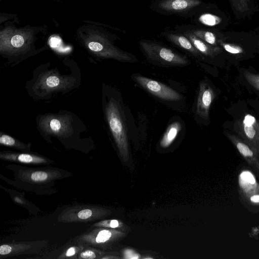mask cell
<instances>
[{
  "mask_svg": "<svg viewBox=\"0 0 259 259\" xmlns=\"http://www.w3.org/2000/svg\"><path fill=\"white\" fill-rule=\"evenodd\" d=\"M76 252L75 248L74 247H71L67 249L65 255L66 256H71L73 255Z\"/></svg>",
  "mask_w": 259,
  "mask_h": 259,
  "instance_id": "obj_26",
  "label": "cell"
},
{
  "mask_svg": "<svg viewBox=\"0 0 259 259\" xmlns=\"http://www.w3.org/2000/svg\"><path fill=\"white\" fill-rule=\"evenodd\" d=\"M181 128L182 125L180 122L175 121L171 123L167 128L161 140L160 146L163 148L168 147L175 140Z\"/></svg>",
  "mask_w": 259,
  "mask_h": 259,
  "instance_id": "obj_11",
  "label": "cell"
},
{
  "mask_svg": "<svg viewBox=\"0 0 259 259\" xmlns=\"http://www.w3.org/2000/svg\"><path fill=\"white\" fill-rule=\"evenodd\" d=\"M112 236V233L108 230H101L91 232L84 235L83 240L89 243L95 244L107 242Z\"/></svg>",
  "mask_w": 259,
  "mask_h": 259,
  "instance_id": "obj_12",
  "label": "cell"
},
{
  "mask_svg": "<svg viewBox=\"0 0 259 259\" xmlns=\"http://www.w3.org/2000/svg\"><path fill=\"white\" fill-rule=\"evenodd\" d=\"M161 35L174 45L187 52L194 57H198L201 54L188 38L176 30L165 29L162 32Z\"/></svg>",
  "mask_w": 259,
  "mask_h": 259,
  "instance_id": "obj_7",
  "label": "cell"
},
{
  "mask_svg": "<svg viewBox=\"0 0 259 259\" xmlns=\"http://www.w3.org/2000/svg\"><path fill=\"white\" fill-rule=\"evenodd\" d=\"M250 200L251 202L258 203H259V195L254 194L250 196Z\"/></svg>",
  "mask_w": 259,
  "mask_h": 259,
  "instance_id": "obj_27",
  "label": "cell"
},
{
  "mask_svg": "<svg viewBox=\"0 0 259 259\" xmlns=\"http://www.w3.org/2000/svg\"><path fill=\"white\" fill-rule=\"evenodd\" d=\"M80 256L81 258L85 259H93L96 257L95 252L92 250H85L82 252Z\"/></svg>",
  "mask_w": 259,
  "mask_h": 259,
  "instance_id": "obj_21",
  "label": "cell"
},
{
  "mask_svg": "<svg viewBox=\"0 0 259 259\" xmlns=\"http://www.w3.org/2000/svg\"><path fill=\"white\" fill-rule=\"evenodd\" d=\"M94 214L93 211L89 208L80 210L77 214V217L80 220H87Z\"/></svg>",
  "mask_w": 259,
  "mask_h": 259,
  "instance_id": "obj_17",
  "label": "cell"
},
{
  "mask_svg": "<svg viewBox=\"0 0 259 259\" xmlns=\"http://www.w3.org/2000/svg\"><path fill=\"white\" fill-rule=\"evenodd\" d=\"M255 118L253 116L250 115H247L244 118L243 122L244 125L250 126L252 125L255 122Z\"/></svg>",
  "mask_w": 259,
  "mask_h": 259,
  "instance_id": "obj_25",
  "label": "cell"
},
{
  "mask_svg": "<svg viewBox=\"0 0 259 259\" xmlns=\"http://www.w3.org/2000/svg\"><path fill=\"white\" fill-rule=\"evenodd\" d=\"M95 226L98 227L115 228L118 227L119 223L118 221L116 220H113L111 221H104L95 224Z\"/></svg>",
  "mask_w": 259,
  "mask_h": 259,
  "instance_id": "obj_18",
  "label": "cell"
},
{
  "mask_svg": "<svg viewBox=\"0 0 259 259\" xmlns=\"http://www.w3.org/2000/svg\"><path fill=\"white\" fill-rule=\"evenodd\" d=\"M139 47L143 54L151 62L163 66H184L190 63L188 58L156 41L142 39Z\"/></svg>",
  "mask_w": 259,
  "mask_h": 259,
  "instance_id": "obj_4",
  "label": "cell"
},
{
  "mask_svg": "<svg viewBox=\"0 0 259 259\" xmlns=\"http://www.w3.org/2000/svg\"><path fill=\"white\" fill-rule=\"evenodd\" d=\"M124 255L125 258L137 259L139 255L136 252L132 249H127L124 251Z\"/></svg>",
  "mask_w": 259,
  "mask_h": 259,
  "instance_id": "obj_20",
  "label": "cell"
},
{
  "mask_svg": "<svg viewBox=\"0 0 259 259\" xmlns=\"http://www.w3.org/2000/svg\"><path fill=\"white\" fill-rule=\"evenodd\" d=\"M49 178L48 173L44 171H36L31 174L30 178L34 182H40L47 180Z\"/></svg>",
  "mask_w": 259,
  "mask_h": 259,
  "instance_id": "obj_15",
  "label": "cell"
},
{
  "mask_svg": "<svg viewBox=\"0 0 259 259\" xmlns=\"http://www.w3.org/2000/svg\"><path fill=\"white\" fill-rule=\"evenodd\" d=\"M211 101L212 94L211 91L209 89L204 88V87H201L198 98L197 113L200 116H205Z\"/></svg>",
  "mask_w": 259,
  "mask_h": 259,
  "instance_id": "obj_10",
  "label": "cell"
},
{
  "mask_svg": "<svg viewBox=\"0 0 259 259\" xmlns=\"http://www.w3.org/2000/svg\"><path fill=\"white\" fill-rule=\"evenodd\" d=\"M202 0H152L150 9L164 15H177L191 18L202 10Z\"/></svg>",
  "mask_w": 259,
  "mask_h": 259,
  "instance_id": "obj_5",
  "label": "cell"
},
{
  "mask_svg": "<svg viewBox=\"0 0 259 259\" xmlns=\"http://www.w3.org/2000/svg\"><path fill=\"white\" fill-rule=\"evenodd\" d=\"M231 2L234 8L240 13H243L249 11L246 0H231Z\"/></svg>",
  "mask_w": 259,
  "mask_h": 259,
  "instance_id": "obj_14",
  "label": "cell"
},
{
  "mask_svg": "<svg viewBox=\"0 0 259 259\" xmlns=\"http://www.w3.org/2000/svg\"><path fill=\"white\" fill-rule=\"evenodd\" d=\"M244 128L247 136L250 139H252L255 134V131L254 130L253 126H247L244 125Z\"/></svg>",
  "mask_w": 259,
  "mask_h": 259,
  "instance_id": "obj_22",
  "label": "cell"
},
{
  "mask_svg": "<svg viewBox=\"0 0 259 259\" xmlns=\"http://www.w3.org/2000/svg\"><path fill=\"white\" fill-rule=\"evenodd\" d=\"M133 79L141 87L157 97L167 101H178L182 97L170 87L140 74H133Z\"/></svg>",
  "mask_w": 259,
  "mask_h": 259,
  "instance_id": "obj_6",
  "label": "cell"
},
{
  "mask_svg": "<svg viewBox=\"0 0 259 259\" xmlns=\"http://www.w3.org/2000/svg\"><path fill=\"white\" fill-rule=\"evenodd\" d=\"M81 80V71L76 64L72 63L64 72L58 67L44 64L33 70L25 88L33 99L49 100L55 94L62 95L76 89L80 84Z\"/></svg>",
  "mask_w": 259,
  "mask_h": 259,
  "instance_id": "obj_1",
  "label": "cell"
},
{
  "mask_svg": "<svg viewBox=\"0 0 259 259\" xmlns=\"http://www.w3.org/2000/svg\"><path fill=\"white\" fill-rule=\"evenodd\" d=\"M102 95L103 112L110 131L120 154L128 157L127 137L119 102L113 91L106 85L102 87Z\"/></svg>",
  "mask_w": 259,
  "mask_h": 259,
  "instance_id": "obj_3",
  "label": "cell"
},
{
  "mask_svg": "<svg viewBox=\"0 0 259 259\" xmlns=\"http://www.w3.org/2000/svg\"><path fill=\"white\" fill-rule=\"evenodd\" d=\"M182 28L190 31L197 37L210 45L217 44V36L211 31L202 28L193 24H182L180 25Z\"/></svg>",
  "mask_w": 259,
  "mask_h": 259,
  "instance_id": "obj_9",
  "label": "cell"
},
{
  "mask_svg": "<svg viewBox=\"0 0 259 259\" xmlns=\"http://www.w3.org/2000/svg\"><path fill=\"white\" fill-rule=\"evenodd\" d=\"M12 247L8 245L4 244L0 246L1 255H6L10 253L12 251Z\"/></svg>",
  "mask_w": 259,
  "mask_h": 259,
  "instance_id": "obj_24",
  "label": "cell"
},
{
  "mask_svg": "<svg viewBox=\"0 0 259 259\" xmlns=\"http://www.w3.org/2000/svg\"><path fill=\"white\" fill-rule=\"evenodd\" d=\"M246 1H247V2H249V1H250V0H246Z\"/></svg>",
  "mask_w": 259,
  "mask_h": 259,
  "instance_id": "obj_28",
  "label": "cell"
},
{
  "mask_svg": "<svg viewBox=\"0 0 259 259\" xmlns=\"http://www.w3.org/2000/svg\"><path fill=\"white\" fill-rule=\"evenodd\" d=\"M224 47L226 51L232 54H238L242 52V49L239 47L235 45L224 44Z\"/></svg>",
  "mask_w": 259,
  "mask_h": 259,
  "instance_id": "obj_19",
  "label": "cell"
},
{
  "mask_svg": "<svg viewBox=\"0 0 259 259\" xmlns=\"http://www.w3.org/2000/svg\"><path fill=\"white\" fill-rule=\"evenodd\" d=\"M0 144L4 146L13 147L23 151H29L31 144H25L11 137L9 135L1 132Z\"/></svg>",
  "mask_w": 259,
  "mask_h": 259,
  "instance_id": "obj_13",
  "label": "cell"
},
{
  "mask_svg": "<svg viewBox=\"0 0 259 259\" xmlns=\"http://www.w3.org/2000/svg\"><path fill=\"white\" fill-rule=\"evenodd\" d=\"M11 44L15 48H20L24 44V38L20 35H14L11 40Z\"/></svg>",
  "mask_w": 259,
  "mask_h": 259,
  "instance_id": "obj_16",
  "label": "cell"
},
{
  "mask_svg": "<svg viewBox=\"0 0 259 259\" xmlns=\"http://www.w3.org/2000/svg\"><path fill=\"white\" fill-rule=\"evenodd\" d=\"M61 39L58 36L52 37L50 39L49 44L52 48H57L61 43Z\"/></svg>",
  "mask_w": 259,
  "mask_h": 259,
  "instance_id": "obj_23",
  "label": "cell"
},
{
  "mask_svg": "<svg viewBox=\"0 0 259 259\" xmlns=\"http://www.w3.org/2000/svg\"><path fill=\"white\" fill-rule=\"evenodd\" d=\"M35 121L39 133L48 141L51 137L61 141L77 139L86 132V126L78 116L66 110L38 115Z\"/></svg>",
  "mask_w": 259,
  "mask_h": 259,
  "instance_id": "obj_2",
  "label": "cell"
},
{
  "mask_svg": "<svg viewBox=\"0 0 259 259\" xmlns=\"http://www.w3.org/2000/svg\"><path fill=\"white\" fill-rule=\"evenodd\" d=\"M1 157L4 159L24 163L39 164L46 162V160L41 156L28 153L4 152L1 153Z\"/></svg>",
  "mask_w": 259,
  "mask_h": 259,
  "instance_id": "obj_8",
  "label": "cell"
}]
</instances>
